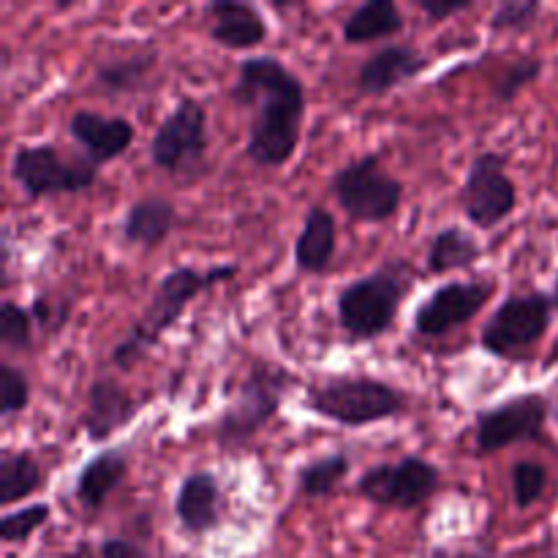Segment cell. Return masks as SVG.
<instances>
[{
    "label": "cell",
    "instance_id": "obj_1",
    "mask_svg": "<svg viewBox=\"0 0 558 558\" xmlns=\"http://www.w3.org/2000/svg\"><path fill=\"white\" fill-rule=\"evenodd\" d=\"M234 96L251 107L245 153L256 167L278 169L292 161L305 120V85L283 60L254 54L240 63Z\"/></svg>",
    "mask_w": 558,
    "mask_h": 558
},
{
    "label": "cell",
    "instance_id": "obj_2",
    "mask_svg": "<svg viewBox=\"0 0 558 558\" xmlns=\"http://www.w3.org/2000/svg\"><path fill=\"white\" fill-rule=\"evenodd\" d=\"M234 272H238L234 265L210 267V270H196V267L191 265H180L174 267V270H169L167 276L158 281L145 314L131 325L129 336L114 347L112 363L118 365L120 371H131L136 363H142V360L147 357V352H150V349L156 347L180 319H183L191 300H196L202 292L216 287V283L232 278Z\"/></svg>",
    "mask_w": 558,
    "mask_h": 558
},
{
    "label": "cell",
    "instance_id": "obj_3",
    "mask_svg": "<svg viewBox=\"0 0 558 558\" xmlns=\"http://www.w3.org/2000/svg\"><path fill=\"white\" fill-rule=\"evenodd\" d=\"M414 283L407 259L381 265L379 270L357 278L338 294V325L352 341H376L387 336L401 303Z\"/></svg>",
    "mask_w": 558,
    "mask_h": 558
},
{
    "label": "cell",
    "instance_id": "obj_4",
    "mask_svg": "<svg viewBox=\"0 0 558 558\" xmlns=\"http://www.w3.org/2000/svg\"><path fill=\"white\" fill-rule=\"evenodd\" d=\"M305 407L316 417L343 428H365L401 417L409 409V398L401 387L374 376H330L308 387Z\"/></svg>",
    "mask_w": 558,
    "mask_h": 558
},
{
    "label": "cell",
    "instance_id": "obj_5",
    "mask_svg": "<svg viewBox=\"0 0 558 558\" xmlns=\"http://www.w3.org/2000/svg\"><path fill=\"white\" fill-rule=\"evenodd\" d=\"M294 376L281 365L259 363L240 381V390L221 412L216 425V441L223 450H240L256 439L262 428L272 423L283 398L294 387Z\"/></svg>",
    "mask_w": 558,
    "mask_h": 558
},
{
    "label": "cell",
    "instance_id": "obj_6",
    "mask_svg": "<svg viewBox=\"0 0 558 558\" xmlns=\"http://www.w3.org/2000/svg\"><path fill=\"white\" fill-rule=\"evenodd\" d=\"M554 308V298L545 292L510 294L485 322L480 332V347L490 357L507 360V363L529 357L548 332Z\"/></svg>",
    "mask_w": 558,
    "mask_h": 558
},
{
    "label": "cell",
    "instance_id": "obj_7",
    "mask_svg": "<svg viewBox=\"0 0 558 558\" xmlns=\"http://www.w3.org/2000/svg\"><path fill=\"white\" fill-rule=\"evenodd\" d=\"M330 191L341 210L360 223H387L398 216L403 202V183L381 167L379 156H363L338 169Z\"/></svg>",
    "mask_w": 558,
    "mask_h": 558
},
{
    "label": "cell",
    "instance_id": "obj_8",
    "mask_svg": "<svg viewBox=\"0 0 558 558\" xmlns=\"http://www.w3.org/2000/svg\"><path fill=\"white\" fill-rule=\"evenodd\" d=\"M11 180L25 191L27 199L38 202L47 196L80 194L96 183L98 167L90 161H71L60 156L54 145H20L11 156Z\"/></svg>",
    "mask_w": 558,
    "mask_h": 558
},
{
    "label": "cell",
    "instance_id": "obj_9",
    "mask_svg": "<svg viewBox=\"0 0 558 558\" xmlns=\"http://www.w3.org/2000/svg\"><path fill=\"white\" fill-rule=\"evenodd\" d=\"M441 472L420 456H403L398 463H379L360 474L357 494L387 510H417L439 490Z\"/></svg>",
    "mask_w": 558,
    "mask_h": 558
},
{
    "label": "cell",
    "instance_id": "obj_10",
    "mask_svg": "<svg viewBox=\"0 0 558 558\" xmlns=\"http://www.w3.org/2000/svg\"><path fill=\"white\" fill-rule=\"evenodd\" d=\"M461 210L477 229H496L518 207V189L507 174V156L483 150L469 163L466 180L458 194Z\"/></svg>",
    "mask_w": 558,
    "mask_h": 558
},
{
    "label": "cell",
    "instance_id": "obj_11",
    "mask_svg": "<svg viewBox=\"0 0 558 558\" xmlns=\"http://www.w3.org/2000/svg\"><path fill=\"white\" fill-rule=\"evenodd\" d=\"M207 156V112L196 98H180L150 140V158L169 174L191 172Z\"/></svg>",
    "mask_w": 558,
    "mask_h": 558
},
{
    "label": "cell",
    "instance_id": "obj_12",
    "mask_svg": "<svg viewBox=\"0 0 558 558\" xmlns=\"http://www.w3.org/2000/svg\"><path fill=\"white\" fill-rule=\"evenodd\" d=\"M548 414L550 403L539 392H523L510 401L483 409L477 414V423H474L477 452L480 456H494V452L521 445V441H537L548 425Z\"/></svg>",
    "mask_w": 558,
    "mask_h": 558
},
{
    "label": "cell",
    "instance_id": "obj_13",
    "mask_svg": "<svg viewBox=\"0 0 558 558\" xmlns=\"http://www.w3.org/2000/svg\"><path fill=\"white\" fill-rule=\"evenodd\" d=\"M494 292L496 283L490 278L441 283L414 311V332L425 338H439L469 325L485 308V303L494 298Z\"/></svg>",
    "mask_w": 558,
    "mask_h": 558
},
{
    "label": "cell",
    "instance_id": "obj_14",
    "mask_svg": "<svg viewBox=\"0 0 558 558\" xmlns=\"http://www.w3.org/2000/svg\"><path fill=\"white\" fill-rule=\"evenodd\" d=\"M69 134L82 147L85 161H90L93 167H104L134 145L136 129L125 118H109V114L80 109L71 114Z\"/></svg>",
    "mask_w": 558,
    "mask_h": 558
},
{
    "label": "cell",
    "instance_id": "obj_15",
    "mask_svg": "<svg viewBox=\"0 0 558 558\" xmlns=\"http://www.w3.org/2000/svg\"><path fill=\"white\" fill-rule=\"evenodd\" d=\"M147 398H134L114 379L93 381L87 390V407L82 414V428L93 441H107L136 417Z\"/></svg>",
    "mask_w": 558,
    "mask_h": 558
},
{
    "label": "cell",
    "instance_id": "obj_16",
    "mask_svg": "<svg viewBox=\"0 0 558 558\" xmlns=\"http://www.w3.org/2000/svg\"><path fill=\"white\" fill-rule=\"evenodd\" d=\"M430 60L409 44H390L371 54L357 71V85L365 96H387L428 71Z\"/></svg>",
    "mask_w": 558,
    "mask_h": 558
},
{
    "label": "cell",
    "instance_id": "obj_17",
    "mask_svg": "<svg viewBox=\"0 0 558 558\" xmlns=\"http://www.w3.org/2000/svg\"><path fill=\"white\" fill-rule=\"evenodd\" d=\"M174 515L183 532L202 537L221 526V485L213 472H191L174 496Z\"/></svg>",
    "mask_w": 558,
    "mask_h": 558
},
{
    "label": "cell",
    "instance_id": "obj_18",
    "mask_svg": "<svg viewBox=\"0 0 558 558\" xmlns=\"http://www.w3.org/2000/svg\"><path fill=\"white\" fill-rule=\"evenodd\" d=\"M207 25L210 38L223 49H254L267 41L270 27L262 11L251 3L238 0H216L207 5Z\"/></svg>",
    "mask_w": 558,
    "mask_h": 558
},
{
    "label": "cell",
    "instance_id": "obj_19",
    "mask_svg": "<svg viewBox=\"0 0 558 558\" xmlns=\"http://www.w3.org/2000/svg\"><path fill=\"white\" fill-rule=\"evenodd\" d=\"M338 245L336 218L327 207L314 205L305 213L303 229L294 240V265L305 276H322L332 265Z\"/></svg>",
    "mask_w": 558,
    "mask_h": 558
},
{
    "label": "cell",
    "instance_id": "obj_20",
    "mask_svg": "<svg viewBox=\"0 0 558 558\" xmlns=\"http://www.w3.org/2000/svg\"><path fill=\"white\" fill-rule=\"evenodd\" d=\"M125 474H129V458H125L123 450H104L98 456H93L80 469L74 483V496L82 510H104L107 499L120 488Z\"/></svg>",
    "mask_w": 558,
    "mask_h": 558
},
{
    "label": "cell",
    "instance_id": "obj_21",
    "mask_svg": "<svg viewBox=\"0 0 558 558\" xmlns=\"http://www.w3.org/2000/svg\"><path fill=\"white\" fill-rule=\"evenodd\" d=\"M178 221V210L163 196H145V199L134 202L123 218V238L125 243L140 245V248H156Z\"/></svg>",
    "mask_w": 558,
    "mask_h": 558
},
{
    "label": "cell",
    "instance_id": "obj_22",
    "mask_svg": "<svg viewBox=\"0 0 558 558\" xmlns=\"http://www.w3.org/2000/svg\"><path fill=\"white\" fill-rule=\"evenodd\" d=\"M403 25H407V20H403L401 9L392 0H368L343 20L341 36L347 44L360 47V44L396 36V33L403 31Z\"/></svg>",
    "mask_w": 558,
    "mask_h": 558
},
{
    "label": "cell",
    "instance_id": "obj_23",
    "mask_svg": "<svg viewBox=\"0 0 558 558\" xmlns=\"http://www.w3.org/2000/svg\"><path fill=\"white\" fill-rule=\"evenodd\" d=\"M480 256H483V245L474 240V234H469L461 227H447L436 232V238L430 240L425 267L434 276H445V272L452 270H466Z\"/></svg>",
    "mask_w": 558,
    "mask_h": 558
},
{
    "label": "cell",
    "instance_id": "obj_24",
    "mask_svg": "<svg viewBox=\"0 0 558 558\" xmlns=\"http://www.w3.org/2000/svg\"><path fill=\"white\" fill-rule=\"evenodd\" d=\"M44 485L41 463L27 450H3L0 456V505L31 499Z\"/></svg>",
    "mask_w": 558,
    "mask_h": 558
},
{
    "label": "cell",
    "instance_id": "obj_25",
    "mask_svg": "<svg viewBox=\"0 0 558 558\" xmlns=\"http://www.w3.org/2000/svg\"><path fill=\"white\" fill-rule=\"evenodd\" d=\"M153 63H156V54L140 52L131 54V58H118L107 60L96 69V87L101 93H109V96H125V93L142 90V85L147 82V74H150Z\"/></svg>",
    "mask_w": 558,
    "mask_h": 558
},
{
    "label": "cell",
    "instance_id": "obj_26",
    "mask_svg": "<svg viewBox=\"0 0 558 558\" xmlns=\"http://www.w3.org/2000/svg\"><path fill=\"white\" fill-rule=\"evenodd\" d=\"M349 469H352V461L343 452L316 458V461L298 469V494L303 499H327L347 480Z\"/></svg>",
    "mask_w": 558,
    "mask_h": 558
},
{
    "label": "cell",
    "instance_id": "obj_27",
    "mask_svg": "<svg viewBox=\"0 0 558 558\" xmlns=\"http://www.w3.org/2000/svg\"><path fill=\"white\" fill-rule=\"evenodd\" d=\"M0 343L9 352H31L33 349V314L16 300H3L0 305Z\"/></svg>",
    "mask_w": 558,
    "mask_h": 558
},
{
    "label": "cell",
    "instance_id": "obj_28",
    "mask_svg": "<svg viewBox=\"0 0 558 558\" xmlns=\"http://www.w3.org/2000/svg\"><path fill=\"white\" fill-rule=\"evenodd\" d=\"M49 515H52V510H49V505H44V501L20 507V510L14 512H5V515L0 518V539H3L5 545L27 543V539L49 521Z\"/></svg>",
    "mask_w": 558,
    "mask_h": 558
},
{
    "label": "cell",
    "instance_id": "obj_29",
    "mask_svg": "<svg viewBox=\"0 0 558 558\" xmlns=\"http://www.w3.org/2000/svg\"><path fill=\"white\" fill-rule=\"evenodd\" d=\"M539 14H543V3L537 0H507V3L496 5L488 27L494 33H523L534 27Z\"/></svg>",
    "mask_w": 558,
    "mask_h": 558
},
{
    "label": "cell",
    "instance_id": "obj_30",
    "mask_svg": "<svg viewBox=\"0 0 558 558\" xmlns=\"http://www.w3.org/2000/svg\"><path fill=\"white\" fill-rule=\"evenodd\" d=\"M27 407H31V381H27L25 371L3 363L0 365V414L3 420H11L25 412Z\"/></svg>",
    "mask_w": 558,
    "mask_h": 558
},
{
    "label": "cell",
    "instance_id": "obj_31",
    "mask_svg": "<svg viewBox=\"0 0 558 558\" xmlns=\"http://www.w3.org/2000/svg\"><path fill=\"white\" fill-rule=\"evenodd\" d=\"M548 485V469L537 461H518L512 466V494L521 510H529L539 501Z\"/></svg>",
    "mask_w": 558,
    "mask_h": 558
},
{
    "label": "cell",
    "instance_id": "obj_32",
    "mask_svg": "<svg viewBox=\"0 0 558 558\" xmlns=\"http://www.w3.org/2000/svg\"><path fill=\"white\" fill-rule=\"evenodd\" d=\"M539 74H543V60L539 58L515 60V63H510L505 71H501L499 82H496V90H494L496 98L505 104L515 101L518 93H521L526 85H532L534 80H539Z\"/></svg>",
    "mask_w": 558,
    "mask_h": 558
},
{
    "label": "cell",
    "instance_id": "obj_33",
    "mask_svg": "<svg viewBox=\"0 0 558 558\" xmlns=\"http://www.w3.org/2000/svg\"><path fill=\"white\" fill-rule=\"evenodd\" d=\"M98 554H101V558H150L145 554V548H140L134 539H125V537L104 539Z\"/></svg>",
    "mask_w": 558,
    "mask_h": 558
},
{
    "label": "cell",
    "instance_id": "obj_34",
    "mask_svg": "<svg viewBox=\"0 0 558 558\" xmlns=\"http://www.w3.org/2000/svg\"><path fill=\"white\" fill-rule=\"evenodd\" d=\"M472 5V0H458V3H430V0H420V9H423V14L430 22H441L452 14H461V11H469Z\"/></svg>",
    "mask_w": 558,
    "mask_h": 558
},
{
    "label": "cell",
    "instance_id": "obj_35",
    "mask_svg": "<svg viewBox=\"0 0 558 558\" xmlns=\"http://www.w3.org/2000/svg\"><path fill=\"white\" fill-rule=\"evenodd\" d=\"M452 558H496V556L485 548H474V550H461V554Z\"/></svg>",
    "mask_w": 558,
    "mask_h": 558
},
{
    "label": "cell",
    "instance_id": "obj_36",
    "mask_svg": "<svg viewBox=\"0 0 558 558\" xmlns=\"http://www.w3.org/2000/svg\"><path fill=\"white\" fill-rule=\"evenodd\" d=\"M428 558H450V554H447L445 548H439V550H434V554H430Z\"/></svg>",
    "mask_w": 558,
    "mask_h": 558
},
{
    "label": "cell",
    "instance_id": "obj_37",
    "mask_svg": "<svg viewBox=\"0 0 558 558\" xmlns=\"http://www.w3.org/2000/svg\"><path fill=\"white\" fill-rule=\"evenodd\" d=\"M554 303H556V308H558V276H556V294H554Z\"/></svg>",
    "mask_w": 558,
    "mask_h": 558
},
{
    "label": "cell",
    "instance_id": "obj_38",
    "mask_svg": "<svg viewBox=\"0 0 558 558\" xmlns=\"http://www.w3.org/2000/svg\"><path fill=\"white\" fill-rule=\"evenodd\" d=\"M550 558H556V556H550Z\"/></svg>",
    "mask_w": 558,
    "mask_h": 558
}]
</instances>
